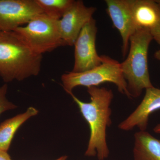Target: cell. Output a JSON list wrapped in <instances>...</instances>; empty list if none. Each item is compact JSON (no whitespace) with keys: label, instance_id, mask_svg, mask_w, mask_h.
Here are the masks:
<instances>
[{"label":"cell","instance_id":"obj_20","mask_svg":"<svg viewBox=\"0 0 160 160\" xmlns=\"http://www.w3.org/2000/svg\"><path fill=\"white\" fill-rule=\"evenodd\" d=\"M67 158H68V157L67 156H62L61 157L55 160H66Z\"/></svg>","mask_w":160,"mask_h":160},{"label":"cell","instance_id":"obj_7","mask_svg":"<svg viewBox=\"0 0 160 160\" xmlns=\"http://www.w3.org/2000/svg\"><path fill=\"white\" fill-rule=\"evenodd\" d=\"M42 13L35 0H0V29L14 31Z\"/></svg>","mask_w":160,"mask_h":160},{"label":"cell","instance_id":"obj_5","mask_svg":"<svg viewBox=\"0 0 160 160\" xmlns=\"http://www.w3.org/2000/svg\"><path fill=\"white\" fill-rule=\"evenodd\" d=\"M34 52L42 55L63 46L59 20L42 13L14 31Z\"/></svg>","mask_w":160,"mask_h":160},{"label":"cell","instance_id":"obj_8","mask_svg":"<svg viewBox=\"0 0 160 160\" xmlns=\"http://www.w3.org/2000/svg\"><path fill=\"white\" fill-rule=\"evenodd\" d=\"M96 8L87 7L83 1H74L65 12L59 25L63 46H74L80 32L92 18Z\"/></svg>","mask_w":160,"mask_h":160},{"label":"cell","instance_id":"obj_10","mask_svg":"<svg viewBox=\"0 0 160 160\" xmlns=\"http://www.w3.org/2000/svg\"><path fill=\"white\" fill-rule=\"evenodd\" d=\"M160 109V89L153 86L146 89L144 97L134 111L119 124L123 131H130L137 127L140 131H146L149 116Z\"/></svg>","mask_w":160,"mask_h":160},{"label":"cell","instance_id":"obj_3","mask_svg":"<svg viewBox=\"0 0 160 160\" xmlns=\"http://www.w3.org/2000/svg\"><path fill=\"white\" fill-rule=\"evenodd\" d=\"M153 40L151 32L146 29H136L129 39L128 55L121 66L131 98L139 97L144 89L153 86L148 65V49Z\"/></svg>","mask_w":160,"mask_h":160},{"label":"cell","instance_id":"obj_13","mask_svg":"<svg viewBox=\"0 0 160 160\" xmlns=\"http://www.w3.org/2000/svg\"><path fill=\"white\" fill-rule=\"evenodd\" d=\"M38 111L30 107L24 113L6 120L0 125V150L7 152L15 132L20 126L30 118L37 115Z\"/></svg>","mask_w":160,"mask_h":160},{"label":"cell","instance_id":"obj_18","mask_svg":"<svg viewBox=\"0 0 160 160\" xmlns=\"http://www.w3.org/2000/svg\"><path fill=\"white\" fill-rule=\"evenodd\" d=\"M153 131L156 133L160 134V124H158L153 129Z\"/></svg>","mask_w":160,"mask_h":160},{"label":"cell","instance_id":"obj_12","mask_svg":"<svg viewBox=\"0 0 160 160\" xmlns=\"http://www.w3.org/2000/svg\"><path fill=\"white\" fill-rule=\"evenodd\" d=\"M133 160H160V140L146 131L134 135Z\"/></svg>","mask_w":160,"mask_h":160},{"label":"cell","instance_id":"obj_1","mask_svg":"<svg viewBox=\"0 0 160 160\" xmlns=\"http://www.w3.org/2000/svg\"><path fill=\"white\" fill-rule=\"evenodd\" d=\"M87 92L91 99L89 103L81 101L72 92L69 94L77 104L90 129V137L85 156L89 157L97 156L99 160H105L109 154L106 130L112 124L110 106L113 92L111 89L98 86L88 87Z\"/></svg>","mask_w":160,"mask_h":160},{"label":"cell","instance_id":"obj_6","mask_svg":"<svg viewBox=\"0 0 160 160\" xmlns=\"http://www.w3.org/2000/svg\"><path fill=\"white\" fill-rule=\"evenodd\" d=\"M98 28L96 21L92 18L80 32L74 46V63L72 72H81L101 65L102 57L96 47Z\"/></svg>","mask_w":160,"mask_h":160},{"label":"cell","instance_id":"obj_11","mask_svg":"<svg viewBox=\"0 0 160 160\" xmlns=\"http://www.w3.org/2000/svg\"><path fill=\"white\" fill-rule=\"evenodd\" d=\"M132 16L135 30L150 32L159 22L160 9L157 0H131Z\"/></svg>","mask_w":160,"mask_h":160},{"label":"cell","instance_id":"obj_15","mask_svg":"<svg viewBox=\"0 0 160 160\" xmlns=\"http://www.w3.org/2000/svg\"><path fill=\"white\" fill-rule=\"evenodd\" d=\"M8 86L6 84L0 87V114L7 110L17 108V106L9 102L6 98Z\"/></svg>","mask_w":160,"mask_h":160},{"label":"cell","instance_id":"obj_21","mask_svg":"<svg viewBox=\"0 0 160 160\" xmlns=\"http://www.w3.org/2000/svg\"><path fill=\"white\" fill-rule=\"evenodd\" d=\"M1 31H1V29H0V32H1Z\"/></svg>","mask_w":160,"mask_h":160},{"label":"cell","instance_id":"obj_9","mask_svg":"<svg viewBox=\"0 0 160 160\" xmlns=\"http://www.w3.org/2000/svg\"><path fill=\"white\" fill-rule=\"evenodd\" d=\"M105 2L107 13L122 37V53L125 57L129 52V39L136 30L132 16L131 0H106Z\"/></svg>","mask_w":160,"mask_h":160},{"label":"cell","instance_id":"obj_16","mask_svg":"<svg viewBox=\"0 0 160 160\" xmlns=\"http://www.w3.org/2000/svg\"><path fill=\"white\" fill-rule=\"evenodd\" d=\"M160 9V0H157ZM153 39L160 45V19L157 27L151 31Z\"/></svg>","mask_w":160,"mask_h":160},{"label":"cell","instance_id":"obj_2","mask_svg":"<svg viewBox=\"0 0 160 160\" xmlns=\"http://www.w3.org/2000/svg\"><path fill=\"white\" fill-rule=\"evenodd\" d=\"M42 55L34 52L14 31L0 32V76L22 81L39 73Z\"/></svg>","mask_w":160,"mask_h":160},{"label":"cell","instance_id":"obj_14","mask_svg":"<svg viewBox=\"0 0 160 160\" xmlns=\"http://www.w3.org/2000/svg\"><path fill=\"white\" fill-rule=\"evenodd\" d=\"M43 13L59 20L73 2V0H35Z\"/></svg>","mask_w":160,"mask_h":160},{"label":"cell","instance_id":"obj_19","mask_svg":"<svg viewBox=\"0 0 160 160\" xmlns=\"http://www.w3.org/2000/svg\"><path fill=\"white\" fill-rule=\"evenodd\" d=\"M154 57L156 59L160 61V49L156 51L154 53Z\"/></svg>","mask_w":160,"mask_h":160},{"label":"cell","instance_id":"obj_4","mask_svg":"<svg viewBox=\"0 0 160 160\" xmlns=\"http://www.w3.org/2000/svg\"><path fill=\"white\" fill-rule=\"evenodd\" d=\"M102 63L93 69L81 72H72L64 73L61 79L63 88L67 93L78 86H98L105 82L113 83L122 94L131 98L127 84L123 77L121 63L108 56L102 55Z\"/></svg>","mask_w":160,"mask_h":160},{"label":"cell","instance_id":"obj_17","mask_svg":"<svg viewBox=\"0 0 160 160\" xmlns=\"http://www.w3.org/2000/svg\"><path fill=\"white\" fill-rule=\"evenodd\" d=\"M0 160H12L7 152L0 150Z\"/></svg>","mask_w":160,"mask_h":160}]
</instances>
